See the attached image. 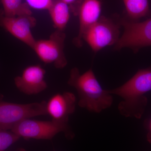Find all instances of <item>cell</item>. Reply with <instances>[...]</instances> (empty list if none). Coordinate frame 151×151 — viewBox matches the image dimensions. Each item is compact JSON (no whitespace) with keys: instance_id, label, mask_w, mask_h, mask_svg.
I'll list each match as a JSON object with an SVG mask.
<instances>
[{"instance_id":"1","label":"cell","mask_w":151,"mask_h":151,"mask_svg":"<svg viewBox=\"0 0 151 151\" xmlns=\"http://www.w3.org/2000/svg\"><path fill=\"white\" fill-rule=\"evenodd\" d=\"M108 90L123 99L118 106L121 115L141 119L147 105L146 94L151 91V67L139 70L122 86Z\"/></svg>"},{"instance_id":"2","label":"cell","mask_w":151,"mask_h":151,"mask_svg":"<svg viewBox=\"0 0 151 151\" xmlns=\"http://www.w3.org/2000/svg\"><path fill=\"white\" fill-rule=\"evenodd\" d=\"M68 84L76 90L78 106L89 112L100 113L113 104L112 94L103 89L92 68L81 74L78 68H73L70 70Z\"/></svg>"},{"instance_id":"3","label":"cell","mask_w":151,"mask_h":151,"mask_svg":"<svg viewBox=\"0 0 151 151\" xmlns=\"http://www.w3.org/2000/svg\"><path fill=\"white\" fill-rule=\"evenodd\" d=\"M11 131L20 138L26 140H51L60 132L64 133L68 139H72L75 137V134L69 124L52 120L44 121L24 119L17 124Z\"/></svg>"},{"instance_id":"4","label":"cell","mask_w":151,"mask_h":151,"mask_svg":"<svg viewBox=\"0 0 151 151\" xmlns=\"http://www.w3.org/2000/svg\"><path fill=\"white\" fill-rule=\"evenodd\" d=\"M0 94V129L12 130L24 119L47 115V101L28 104L9 103L3 100Z\"/></svg>"},{"instance_id":"5","label":"cell","mask_w":151,"mask_h":151,"mask_svg":"<svg viewBox=\"0 0 151 151\" xmlns=\"http://www.w3.org/2000/svg\"><path fill=\"white\" fill-rule=\"evenodd\" d=\"M120 24L104 16L100 18L84 34L83 40L93 51L97 52L106 47L117 43L120 38Z\"/></svg>"},{"instance_id":"6","label":"cell","mask_w":151,"mask_h":151,"mask_svg":"<svg viewBox=\"0 0 151 151\" xmlns=\"http://www.w3.org/2000/svg\"><path fill=\"white\" fill-rule=\"evenodd\" d=\"M120 24L124 32L115 45V49L129 47L134 51L151 46V17L142 22L122 20Z\"/></svg>"},{"instance_id":"7","label":"cell","mask_w":151,"mask_h":151,"mask_svg":"<svg viewBox=\"0 0 151 151\" xmlns=\"http://www.w3.org/2000/svg\"><path fill=\"white\" fill-rule=\"evenodd\" d=\"M65 38L63 31L56 30L48 39L36 41L32 49L42 62L52 63L57 68L61 69L67 64L64 52Z\"/></svg>"},{"instance_id":"8","label":"cell","mask_w":151,"mask_h":151,"mask_svg":"<svg viewBox=\"0 0 151 151\" xmlns=\"http://www.w3.org/2000/svg\"><path fill=\"white\" fill-rule=\"evenodd\" d=\"M32 15L6 17L0 11V25L14 37L32 48L36 40L31 29L36 24Z\"/></svg>"},{"instance_id":"9","label":"cell","mask_w":151,"mask_h":151,"mask_svg":"<svg viewBox=\"0 0 151 151\" xmlns=\"http://www.w3.org/2000/svg\"><path fill=\"white\" fill-rule=\"evenodd\" d=\"M45 73L40 65H30L24 68L21 75L15 78V84L20 92L27 95L39 94L47 87Z\"/></svg>"},{"instance_id":"10","label":"cell","mask_w":151,"mask_h":151,"mask_svg":"<svg viewBox=\"0 0 151 151\" xmlns=\"http://www.w3.org/2000/svg\"><path fill=\"white\" fill-rule=\"evenodd\" d=\"M76 103V97L72 92L57 93L46 102L47 114L52 120L68 124L69 117L75 111Z\"/></svg>"},{"instance_id":"11","label":"cell","mask_w":151,"mask_h":151,"mask_svg":"<svg viewBox=\"0 0 151 151\" xmlns=\"http://www.w3.org/2000/svg\"><path fill=\"white\" fill-rule=\"evenodd\" d=\"M102 3L100 0H81L78 4L79 31L73 43L78 47L82 46L83 36L86 30L100 18Z\"/></svg>"},{"instance_id":"12","label":"cell","mask_w":151,"mask_h":151,"mask_svg":"<svg viewBox=\"0 0 151 151\" xmlns=\"http://www.w3.org/2000/svg\"><path fill=\"white\" fill-rule=\"evenodd\" d=\"M47 10L56 30L63 31L70 18L68 4L60 0H53Z\"/></svg>"},{"instance_id":"13","label":"cell","mask_w":151,"mask_h":151,"mask_svg":"<svg viewBox=\"0 0 151 151\" xmlns=\"http://www.w3.org/2000/svg\"><path fill=\"white\" fill-rule=\"evenodd\" d=\"M123 1L129 17L133 21L146 17L150 13L148 0H123Z\"/></svg>"},{"instance_id":"14","label":"cell","mask_w":151,"mask_h":151,"mask_svg":"<svg viewBox=\"0 0 151 151\" xmlns=\"http://www.w3.org/2000/svg\"><path fill=\"white\" fill-rule=\"evenodd\" d=\"M4 14L14 17L32 14L30 7L24 0H1Z\"/></svg>"},{"instance_id":"15","label":"cell","mask_w":151,"mask_h":151,"mask_svg":"<svg viewBox=\"0 0 151 151\" xmlns=\"http://www.w3.org/2000/svg\"><path fill=\"white\" fill-rule=\"evenodd\" d=\"M0 129V151H5L20 139L12 131Z\"/></svg>"},{"instance_id":"16","label":"cell","mask_w":151,"mask_h":151,"mask_svg":"<svg viewBox=\"0 0 151 151\" xmlns=\"http://www.w3.org/2000/svg\"><path fill=\"white\" fill-rule=\"evenodd\" d=\"M53 0H25L30 8L37 10H48Z\"/></svg>"},{"instance_id":"17","label":"cell","mask_w":151,"mask_h":151,"mask_svg":"<svg viewBox=\"0 0 151 151\" xmlns=\"http://www.w3.org/2000/svg\"><path fill=\"white\" fill-rule=\"evenodd\" d=\"M146 126L147 130V140L151 144V118L147 121Z\"/></svg>"},{"instance_id":"18","label":"cell","mask_w":151,"mask_h":151,"mask_svg":"<svg viewBox=\"0 0 151 151\" xmlns=\"http://www.w3.org/2000/svg\"><path fill=\"white\" fill-rule=\"evenodd\" d=\"M63 2L66 3L67 4H70L75 2L76 0H60Z\"/></svg>"},{"instance_id":"19","label":"cell","mask_w":151,"mask_h":151,"mask_svg":"<svg viewBox=\"0 0 151 151\" xmlns=\"http://www.w3.org/2000/svg\"><path fill=\"white\" fill-rule=\"evenodd\" d=\"M17 151H27L25 149L22 148H19L17 150Z\"/></svg>"},{"instance_id":"20","label":"cell","mask_w":151,"mask_h":151,"mask_svg":"<svg viewBox=\"0 0 151 151\" xmlns=\"http://www.w3.org/2000/svg\"></svg>"}]
</instances>
